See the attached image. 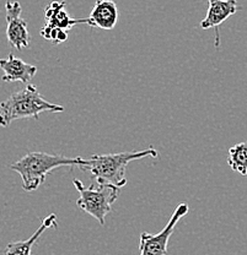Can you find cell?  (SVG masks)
<instances>
[{"instance_id": "1", "label": "cell", "mask_w": 247, "mask_h": 255, "mask_svg": "<svg viewBox=\"0 0 247 255\" xmlns=\"http://www.w3.org/2000/svg\"><path fill=\"white\" fill-rule=\"evenodd\" d=\"M145 157L158 158L159 151L150 146L142 151L92 155L90 158H85V164L81 169L89 172L95 178L97 184H112L121 189L128 183L126 169L129 162Z\"/></svg>"}, {"instance_id": "2", "label": "cell", "mask_w": 247, "mask_h": 255, "mask_svg": "<svg viewBox=\"0 0 247 255\" xmlns=\"http://www.w3.org/2000/svg\"><path fill=\"white\" fill-rule=\"evenodd\" d=\"M85 164V158L66 157L60 155H50L46 152H28L18 161L10 166L22 179V188L26 191L38 189L53 169L59 167H81Z\"/></svg>"}, {"instance_id": "3", "label": "cell", "mask_w": 247, "mask_h": 255, "mask_svg": "<svg viewBox=\"0 0 247 255\" xmlns=\"http://www.w3.org/2000/svg\"><path fill=\"white\" fill-rule=\"evenodd\" d=\"M63 111V106L48 102L34 85H27L0 103V127H9L17 119L33 118L37 121L43 112L59 113Z\"/></svg>"}, {"instance_id": "4", "label": "cell", "mask_w": 247, "mask_h": 255, "mask_svg": "<svg viewBox=\"0 0 247 255\" xmlns=\"http://www.w3.org/2000/svg\"><path fill=\"white\" fill-rule=\"evenodd\" d=\"M73 183L80 195L76 200V206L96 219L101 226L105 225L106 216L110 214L113 203L118 199L119 188L112 184L85 187L80 179H74Z\"/></svg>"}, {"instance_id": "5", "label": "cell", "mask_w": 247, "mask_h": 255, "mask_svg": "<svg viewBox=\"0 0 247 255\" xmlns=\"http://www.w3.org/2000/svg\"><path fill=\"white\" fill-rule=\"evenodd\" d=\"M190 211L188 204L181 203L176 206L175 211L172 212L169 222L164 227L161 232L156 235L143 232L139 237V251L140 255H167V244L169 239L174 233L175 228L179 225L180 220L183 219Z\"/></svg>"}, {"instance_id": "6", "label": "cell", "mask_w": 247, "mask_h": 255, "mask_svg": "<svg viewBox=\"0 0 247 255\" xmlns=\"http://www.w3.org/2000/svg\"><path fill=\"white\" fill-rule=\"evenodd\" d=\"M6 11V37L15 49H23L30 46L31 36L26 20L21 17L22 7L18 1L7 0L5 4Z\"/></svg>"}, {"instance_id": "7", "label": "cell", "mask_w": 247, "mask_h": 255, "mask_svg": "<svg viewBox=\"0 0 247 255\" xmlns=\"http://www.w3.org/2000/svg\"><path fill=\"white\" fill-rule=\"evenodd\" d=\"M66 2L60 0H53L44 9L46 25L44 30H70L73 26L79 23H86L87 18H73L68 15L65 10Z\"/></svg>"}, {"instance_id": "8", "label": "cell", "mask_w": 247, "mask_h": 255, "mask_svg": "<svg viewBox=\"0 0 247 255\" xmlns=\"http://www.w3.org/2000/svg\"><path fill=\"white\" fill-rule=\"evenodd\" d=\"M0 69L4 71L1 80L4 82H22L28 84L37 73V66L25 63L14 54L0 59Z\"/></svg>"}, {"instance_id": "9", "label": "cell", "mask_w": 247, "mask_h": 255, "mask_svg": "<svg viewBox=\"0 0 247 255\" xmlns=\"http://www.w3.org/2000/svg\"><path fill=\"white\" fill-rule=\"evenodd\" d=\"M119 18V10L113 0H96L91 14L87 17V25L100 30H113Z\"/></svg>"}, {"instance_id": "10", "label": "cell", "mask_w": 247, "mask_h": 255, "mask_svg": "<svg viewBox=\"0 0 247 255\" xmlns=\"http://www.w3.org/2000/svg\"><path fill=\"white\" fill-rule=\"evenodd\" d=\"M239 9L240 6L236 0H208V10L206 17L202 20L201 27L203 30L219 28Z\"/></svg>"}, {"instance_id": "11", "label": "cell", "mask_w": 247, "mask_h": 255, "mask_svg": "<svg viewBox=\"0 0 247 255\" xmlns=\"http://www.w3.org/2000/svg\"><path fill=\"white\" fill-rule=\"evenodd\" d=\"M49 228H57V216L55 214H50L46 219L43 220L37 228L36 232L31 236L30 238L26 239V241H20V242H12L9 243L5 248V255H31V251H32V247L34 246L38 238L41 237L42 233L44 231L49 230Z\"/></svg>"}, {"instance_id": "12", "label": "cell", "mask_w": 247, "mask_h": 255, "mask_svg": "<svg viewBox=\"0 0 247 255\" xmlns=\"http://www.w3.org/2000/svg\"><path fill=\"white\" fill-rule=\"evenodd\" d=\"M228 163L233 171L247 177V141L236 143L229 148Z\"/></svg>"}]
</instances>
